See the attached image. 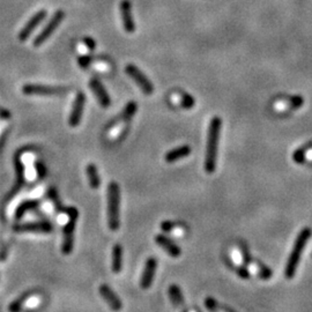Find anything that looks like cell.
Wrapping results in <instances>:
<instances>
[{
	"label": "cell",
	"mask_w": 312,
	"mask_h": 312,
	"mask_svg": "<svg viewBox=\"0 0 312 312\" xmlns=\"http://www.w3.org/2000/svg\"><path fill=\"white\" fill-rule=\"evenodd\" d=\"M222 120L220 117H213L207 134V147L205 155V170L207 174H214L218 161V149Z\"/></svg>",
	"instance_id": "6da1fadb"
},
{
	"label": "cell",
	"mask_w": 312,
	"mask_h": 312,
	"mask_svg": "<svg viewBox=\"0 0 312 312\" xmlns=\"http://www.w3.org/2000/svg\"><path fill=\"white\" fill-rule=\"evenodd\" d=\"M310 237H311L310 228H304L300 234H298L297 238L296 240H295L293 250H291V252H290V256L289 258H288L286 270H284V275H286L287 279H291V277H294L295 273H296V270L302 257V252H303L305 244L308 243V240L310 239Z\"/></svg>",
	"instance_id": "7a4b0ae2"
},
{
	"label": "cell",
	"mask_w": 312,
	"mask_h": 312,
	"mask_svg": "<svg viewBox=\"0 0 312 312\" xmlns=\"http://www.w3.org/2000/svg\"><path fill=\"white\" fill-rule=\"evenodd\" d=\"M119 205L120 190L116 182H111L108 186V225L110 230L117 232L119 229Z\"/></svg>",
	"instance_id": "3957f363"
},
{
	"label": "cell",
	"mask_w": 312,
	"mask_h": 312,
	"mask_svg": "<svg viewBox=\"0 0 312 312\" xmlns=\"http://www.w3.org/2000/svg\"><path fill=\"white\" fill-rule=\"evenodd\" d=\"M65 212L69 215V221L66 222L64 227V240L62 251L64 254L69 256L72 252L74 245V232H76V225L78 221V211L74 207H69L65 209Z\"/></svg>",
	"instance_id": "277c9868"
},
{
	"label": "cell",
	"mask_w": 312,
	"mask_h": 312,
	"mask_svg": "<svg viewBox=\"0 0 312 312\" xmlns=\"http://www.w3.org/2000/svg\"><path fill=\"white\" fill-rule=\"evenodd\" d=\"M64 19H65V12L60 11V9L59 11L55 12V14L52 15V18L49 20V22L46 23V26L42 29V32H40L39 35L36 36V39H34V46L39 47L40 45H43V44L49 39V37L52 35L53 32L58 28Z\"/></svg>",
	"instance_id": "5b68a950"
},
{
	"label": "cell",
	"mask_w": 312,
	"mask_h": 312,
	"mask_svg": "<svg viewBox=\"0 0 312 312\" xmlns=\"http://www.w3.org/2000/svg\"><path fill=\"white\" fill-rule=\"evenodd\" d=\"M67 87L45 86V84H25L22 93L25 95H40V96H53V95H64L69 93Z\"/></svg>",
	"instance_id": "8992f818"
},
{
	"label": "cell",
	"mask_w": 312,
	"mask_h": 312,
	"mask_svg": "<svg viewBox=\"0 0 312 312\" xmlns=\"http://www.w3.org/2000/svg\"><path fill=\"white\" fill-rule=\"evenodd\" d=\"M125 72H126L127 76L138 84L139 88L142 90V93L146 95H152L154 93V86H153V83L137 66L133 65V64H128V65L125 67Z\"/></svg>",
	"instance_id": "52a82bcc"
},
{
	"label": "cell",
	"mask_w": 312,
	"mask_h": 312,
	"mask_svg": "<svg viewBox=\"0 0 312 312\" xmlns=\"http://www.w3.org/2000/svg\"><path fill=\"white\" fill-rule=\"evenodd\" d=\"M138 110V104L135 102H128L127 106L125 107L123 113L120 114V116L114 121L111 125V133H115L116 131H121L127 126V124L130 123V120L133 118V116Z\"/></svg>",
	"instance_id": "ba28073f"
},
{
	"label": "cell",
	"mask_w": 312,
	"mask_h": 312,
	"mask_svg": "<svg viewBox=\"0 0 312 312\" xmlns=\"http://www.w3.org/2000/svg\"><path fill=\"white\" fill-rule=\"evenodd\" d=\"M86 103V96L82 91H79L77 94L76 98H74L72 110H71L70 118H69V125L71 127H77L79 126L81 118H82L83 114V107Z\"/></svg>",
	"instance_id": "9c48e42d"
},
{
	"label": "cell",
	"mask_w": 312,
	"mask_h": 312,
	"mask_svg": "<svg viewBox=\"0 0 312 312\" xmlns=\"http://www.w3.org/2000/svg\"><path fill=\"white\" fill-rule=\"evenodd\" d=\"M45 16H46V11H45V9H42V11L37 12L36 14L34 15L33 18L26 23V26L23 27L21 30H20L19 36H18V39H19L20 42H25V40L28 39L29 36L32 35L34 30H35L37 27H39L40 23H42L43 20L45 19Z\"/></svg>",
	"instance_id": "30bf717a"
},
{
	"label": "cell",
	"mask_w": 312,
	"mask_h": 312,
	"mask_svg": "<svg viewBox=\"0 0 312 312\" xmlns=\"http://www.w3.org/2000/svg\"><path fill=\"white\" fill-rule=\"evenodd\" d=\"M119 11L125 32L133 34L135 32V23L133 15H132V5L130 0H121L119 4Z\"/></svg>",
	"instance_id": "8fae6325"
},
{
	"label": "cell",
	"mask_w": 312,
	"mask_h": 312,
	"mask_svg": "<svg viewBox=\"0 0 312 312\" xmlns=\"http://www.w3.org/2000/svg\"><path fill=\"white\" fill-rule=\"evenodd\" d=\"M156 269H157V260L154 257L148 258L145 264L144 272H142L140 279V287L142 289H148L152 287L153 281H154Z\"/></svg>",
	"instance_id": "7c38bea8"
},
{
	"label": "cell",
	"mask_w": 312,
	"mask_h": 312,
	"mask_svg": "<svg viewBox=\"0 0 312 312\" xmlns=\"http://www.w3.org/2000/svg\"><path fill=\"white\" fill-rule=\"evenodd\" d=\"M89 87H90L91 91L94 93L95 96H96L98 103H100L102 107L103 108L110 107V104H111L110 96L100 80L93 78V79L89 81Z\"/></svg>",
	"instance_id": "4fadbf2b"
},
{
	"label": "cell",
	"mask_w": 312,
	"mask_h": 312,
	"mask_svg": "<svg viewBox=\"0 0 312 312\" xmlns=\"http://www.w3.org/2000/svg\"><path fill=\"white\" fill-rule=\"evenodd\" d=\"M13 230L16 233H51L53 227L49 222H32L25 225H16Z\"/></svg>",
	"instance_id": "5bb4252c"
},
{
	"label": "cell",
	"mask_w": 312,
	"mask_h": 312,
	"mask_svg": "<svg viewBox=\"0 0 312 312\" xmlns=\"http://www.w3.org/2000/svg\"><path fill=\"white\" fill-rule=\"evenodd\" d=\"M100 294L102 298L107 302V304L113 309L114 311H120L123 308V303L119 300V297L114 293V290L108 286V284H102L100 287Z\"/></svg>",
	"instance_id": "9a60e30c"
},
{
	"label": "cell",
	"mask_w": 312,
	"mask_h": 312,
	"mask_svg": "<svg viewBox=\"0 0 312 312\" xmlns=\"http://www.w3.org/2000/svg\"><path fill=\"white\" fill-rule=\"evenodd\" d=\"M155 242L158 246L162 247V249H163L170 257L178 258L179 256H181L182 251H181V249H179V246L176 243L172 242L170 238H168L167 236L156 235Z\"/></svg>",
	"instance_id": "2e32d148"
},
{
	"label": "cell",
	"mask_w": 312,
	"mask_h": 312,
	"mask_svg": "<svg viewBox=\"0 0 312 312\" xmlns=\"http://www.w3.org/2000/svg\"><path fill=\"white\" fill-rule=\"evenodd\" d=\"M190 154H191V147L188 145H184L168 152L167 154H165L164 158L165 162H168V163H174V162L182 160V158L186 157V156H189Z\"/></svg>",
	"instance_id": "e0dca14e"
},
{
	"label": "cell",
	"mask_w": 312,
	"mask_h": 312,
	"mask_svg": "<svg viewBox=\"0 0 312 312\" xmlns=\"http://www.w3.org/2000/svg\"><path fill=\"white\" fill-rule=\"evenodd\" d=\"M123 253L124 250L121 247L120 244H116L113 247V265H111V269H113L114 273H120L121 269H123Z\"/></svg>",
	"instance_id": "ac0fdd59"
},
{
	"label": "cell",
	"mask_w": 312,
	"mask_h": 312,
	"mask_svg": "<svg viewBox=\"0 0 312 312\" xmlns=\"http://www.w3.org/2000/svg\"><path fill=\"white\" fill-rule=\"evenodd\" d=\"M172 101L176 104H179L183 109H192L195 104V98L186 93H176L172 95Z\"/></svg>",
	"instance_id": "d6986e66"
},
{
	"label": "cell",
	"mask_w": 312,
	"mask_h": 312,
	"mask_svg": "<svg viewBox=\"0 0 312 312\" xmlns=\"http://www.w3.org/2000/svg\"><path fill=\"white\" fill-rule=\"evenodd\" d=\"M86 174H87L88 181H89L90 188L94 189V190L100 188L101 178H100V175H98V170H97L96 165L93 164V163L88 164L87 168H86Z\"/></svg>",
	"instance_id": "ffe728a7"
},
{
	"label": "cell",
	"mask_w": 312,
	"mask_h": 312,
	"mask_svg": "<svg viewBox=\"0 0 312 312\" xmlns=\"http://www.w3.org/2000/svg\"><path fill=\"white\" fill-rule=\"evenodd\" d=\"M168 294L175 307H181L184 303V296H183L181 288L177 284H171L168 289Z\"/></svg>",
	"instance_id": "44dd1931"
},
{
	"label": "cell",
	"mask_w": 312,
	"mask_h": 312,
	"mask_svg": "<svg viewBox=\"0 0 312 312\" xmlns=\"http://www.w3.org/2000/svg\"><path fill=\"white\" fill-rule=\"evenodd\" d=\"M30 297H32V294H29V293L22 295L21 297H19L18 300L9 304L8 311L9 312H21L22 307L30 300Z\"/></svg>",
	"instance_id": "7402d4cb"
},
{
	"label": "cell",
	"mask_w": 312,
	"mask_h": 312,
	"mask_svg": "<svg viewBox=\"0 0 312 312\" xmlns=\"http://www.w3.org/2000/svg\"><path fill=\"white\" fill-rule=\"evenodd\" d=\"M37 206V201H34V200H28V201H25L22 202L21 205L19 206V208L16 209V213H15V216L16 219H21L23 215H25L26 212H28L29 209H34L36 208Z\"/></svg>",
	"instance_id": "603a6c76"
},
{
	"label": "cell",
	"mask_w": 312,
	"mask_h": 312,
	"mask_svg": "<svg viewBox=\"0 0 312 312\" xmlns=\"http://www.w3.org/2000/svg\"><path fill=\"white\" fill-rule=\"evenodd\" d=\"M294 160L296 163H303L305 161V153L303 149H300V151L294 153Z\"/></svg>",
	"instance_id": "cb8c5ba5"
},
{
	"label": "cell",
	"mask_w": 312,
	"mask_h": 312,
	"mask_svg": "<svg viewBox=\"0 0 312 312\" xmlns=\"http://www.w3.org/2000/svg\"><path fill=\"white\" fill-rule=\"evenodd\" d=\"M82 45H84V49H86V51H91L94 50L95 47H96V43L94 42L91 39H84L83 42H82Z\"/></svg>",
	"instance_id": "d4e9b609"
},
{
	"label": "cell",
	"mask_w": 312,
	"mask_h": 312,
	"mask_svg": "<svg viewBox=\"0 0 312 312\" xmlns=\"http://www.w3.org/2000/svg\"><path fill=\"white\" fill-rule=\"evenodd\" d=\"M35 170H36L37 176H39V178L44 177V176H45V174H46L45 168H44V165L42 163H39V162H36L35 163Z\"/></svg>",
	"instance_id": "484cf974"
},
{
	"label": "cell",
	"mask_w": 312,
	"mask_h": 312,
	"mask_svg": "<svg viewBox=\"0 0 312 312\" xmlns=\"http://www.w3.org/2000/svg\"><path fill=\"white\" fill-rule=\"evenodd\" d=\"M290 103L293 108H300L303 104V98L301 96H294L290 98Z\"/></svg>",
	"instance_id": "4316f807"
},
{
	"label": "cell",
	"mask_w": 312,
	"mask_h": 312,
	"mask_svg": "<svg viewBox=\"0 0 312 312\" xmlns=\"http://www.w3.org/2000/svg\"><path fill=\"white\" fill-rule=\"evenodd\" d=\"M11 117H12V115H11V113H9L7 109H5V108L0 107V118H1L2 120H7Z\"/></svg>",
	"instance_id": "83f0119b"
},
{
	"label": "cell",
	"mask_w": 312,
	"mask_h": 312,
	"mask_svg": "<svg viewBox=\"0 0 312 312\" xmlns=\"http://www.w3.org/2000/svg\"><path fill=\"white\" fill-rule=\"evenodd\" d=\"M174 223L170 222V221H164L161 223V228L163 232H170V230H172V228H174Z\"/></svg>",
	"instance_id": "f1b7e54d"
},
{
	"label": "cell",
	"mask_w": 312,
	"mask_h": 312,
	"mask_svg": "<svg viewBox=\"0 0 312 312\" xmlns=\"http://www.w3.org/2000/svg\"><path fill=\"white\" fill-rule=\"evenodd\" d=\"M205 305L207 308L209 309V310H214L215 309V307H216V302L213 300V298H211V297H208V298H206V301H205Z\"/></svg>",
	"instance_id": "f546056e"
},
{
	"label": "cell",
	"mask_w": 312,
	"mask_h": 312,
	"mask_svg": "<svg viewBox=\"0 0 312 312\" xmlns=\"http://www.w3.org/2000/svg\"><path fill=\"white\" fill-rule=\"evenodd\" d=\"M238 275L240 277H243V279H249L250 277L249 270L245 269V267H240V269L238 270Z\"/></svg>",
	"instance_id": "4dcf8cb0"
},
{
	"label": "cell",
	"mask_w": 312,
	"mask_h": 312,
	"mask_svg": "<svg viewBox=\"0 0 312 312\" xmlns=\"http://www.w3.org/2000/svg\"><path fill=\"white\" fill-rule=\"evenodd\" d=\"M1 134H4V126H1V125H0V135Z\"/></svg>",
	"instance_id": "1f68e13d"
}]
</instances>
